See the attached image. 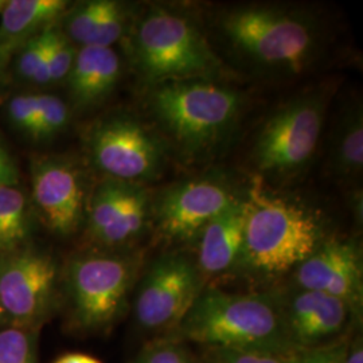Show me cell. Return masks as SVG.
<instances>
[{
  "instance_id": "8",
  "label": "cell",
  "mask_w": 363,
  "mask_h": 363,
  "mask_svg": "<svg viewBox=\"0 0 363 363\" xmlns=\"http://www.w3.org/2000/svg\"><path fill=\"white\" fill-rule=\"evenodd\" d=\"M203 288V277L189 256H160L148 267L138 286L133 304L136 325L147 334L171 335Z\"/></svg>"
},
{
  "instance_id": "25",
  "label": "cell",
  "mask_w": 363,
  "mask_h": 363,
  "mask_svg": "<svg viewBox=\"0 0 363 363\" xmlns=\"http://www.w3.org/2000/svg\"><path fill=\"white\" fill-rule=\"evenodd\" d=\"M0 363H37L34 340L21 327H9L0 331Z\"/></svg>"
},
{
  "instance_id": "4",
  "label": "cell",
  "mask_w": 363,
  "mask_h": 363,
  "mask_svg": "<svg viewBox=\"0 0 363 363\" xmlns=\"http://www.w3.org/2000/svg\"><path fill=\"white\" fill-rule=\"evenodd\" d=\"M130 52L138 74L151 88L220 73V61L194 22L164 7H152L138 21Z\"/></svg>"
},
{
  "instance_id": "10",
  "label": "cell",
  "mask_w": 363,
  "mask_h": 363,
  "mask_svg": "<svg viewBox=\"0 0 363 363\" xmlns=\"http://www.w3.org/2000/svg\"><path fill=\"white\" fill-rule=\"evenodd\" d=\"M57 276L54 259L37 249L0 255V303L7 320L21 328L39 322L52 304Z\"/></svg>"
},
{
  "instance_id": "2",
  "label": "cell",
  "mask_w": 363,
  "mask_h": 363,
  "mask_svg": "<svg viewBox=\"0 0 363 363\" xmlns=\"http://www.w3.org/2000/svg\"><path fill=\"white\" fill-rule=\"evenodd\" d=\"M244 247L238 268L264 277L291 271L325 240L320 220L310 210L271 194L257 179L245 199Z\"/></svg>"
},
{
  "instance_id": "33",
  "label": "cell",
  "mask_w": 363,
  "mask_h": 363,
  "mask_svg": "<svg viewBox=\"0 0 363 363\" xmlns=\"http://www.w3.org/2000/svg\"><path fill=\"white\" fill-rule=\"evenodd\" d=\"M9 57H6L3 52H0V89L4 85V77H6V69L9 65Z\"/></svg>"
},
{
  "instance_id": "36",
  "label": "cell",
  "mask_w": 363,
  "mask_h": 363,
  "mask_svg": "<svg viewBox=\"0 0 363 363\" xmlns=\"http://www.w3.org/2000/svg\"><path fill=\"white\" fill-rule=\"evenodd\" d=\"M4 147H3V144H1V140H0V150H3Z\"/></svg>"
},
{
  "instance_id": "18",
  "label": "cell",
  "mask_w": 363,
  "mask_h": 363,
  "mask_svg": "<svg viewBox=\"0 0 363 363\" xmlns=\"http://www.w3.org/2000/svg\"><path fill=\"white\" fill-rule=\"evenodd\" d=\"M67 4L64 0L6 1L0 21V52L11 58L30 39L58 23Z\"/></svg>"
},
{
  "instance_id": "32",
  "label": "cell",
  "mask_w": 363,
  "mask_h": 363,
  "mask_svg": "<svg viewBox=\"0 0 363 363\" xmlns=\"http://www.w3.org/2000/svg\"><path fill=\"white\" fill-rule=\"evenodd\" d=\"M52 363H103L100 359L88 355V354H81V352H70L60 357Z\"/></svg>"
},
{
  "instance_id": "1",
  "label": "cell",
  "mask_w": 363,
  "mask_h": 363,
  "mask_svg": "<svg viewBox=\"0 0 363 363\" xmlns=\"http://www.w3.org/2000/svg\"><path fill=\"white\" fill-rule=\"evenodd\" d=\"M205 349L292 354L277 298L203 288L171 334Z\"/></svg>"
},
{
  "instance_id": "9",
  "label": "cell",
  "mask_w": 363,
  "mask_h": 363,
  "mask_svg": "<svg viewBox=\"0 0 363 363\" xmlns=\"http://www.w3.org/2000/svg\"><path fill=\"white\" fill-rule=\"evenodd\" d=\"M86 144L93 166L111 179L140 184L155 179L163 167L159 139L127 115H112L94 123Z\"/></svg>"
},
{
  "instance_id": "14",
  "label": "cell",
  "mask_w": 363,
  "mask_h": 363,
  "mask_svg": "<svg viewBox=\"0 0 363 363\" xmlns=\"http://www.w3.org/2000/svg\"><path fill=\"white\" fill-rule=\"evenodd\" d=\"M238 198L217 178L182 182L157 196L152 211L159 232L175 241H187L208 222L230 208Z\"/></svg>"
},
{
  "instance_id": "13",
  "label": "cell",
  "mask_w": 363,
  "mask_h": 363,
  "mask_svg": "<svg viewBox=\"0 0 363 363\" xmlns=\"http://www.w3.org/2000/svg\"><path fill=\"white\" fill-rule=\"evenodd\" d=\"M276 298L295 351L325 347L347 337L359 315L343 300L318 291L296 288Z\"/></svg>"
},
{
  "instance_id": "20",
  "label": "cell",
  "mask_w": 363,
  "mask_h": 363,
  "mask_svg": "<svg viewBox=\"0 0 363 363\" xmlns=\"http://www.w3.org/2000/svg\"><path fill=\"white\" fill-rule=\"evenodd\" d=\"M31 229L26 195L16 186H0V255L26 245Z\"/></svg>"
},
{
  "instance_id": "21",
  "label": "cell",
  "mask_w": 363,
  "mask_h": 363,
  "mask_svg": "<svg viewBox=\"0 0 363 363\" xmlns=\"http://www.w3.org/2000/svg\"><path fill=\"white\" fill-rule=\"evenodd\" d=\"M111 6V0H88L67 7L58 26L74 46H85Z\"/></svg>"
},
{
  "instance_id": "35",
  "label": "cell",
  "mask_w": 363,
  "mask_h": 363,
  "mask_svg": "<svg viewBox=\"0 0 363 363\" xmlns=\"http://www.w3.org/2000/svg\"><path fill=\"white\" fill-rule=\"evenodd\" d=\"M4 6H6V0H0V13L4 9Z\"/></svg>"
},
{
  "instance_id": "16",
  "label": "cell",
  "mask_w": 363,
  "mask_h": 363,
  "mask_svg": "<svg viewBox=\"0 0 363 363\" xmlns=\"http://www.w3.org/2000/svg\"><path fill=\"white\" fill-rule=\"evenodd\" d=\"M245 199H237L199 233L196 267L202 277H218L238 268L245 230Z\"/></svg>"
},
{
  "instance_id": "28",
  "label": "cell",
  "mask_w": 363,
  "mask_h": 363,
  "mask_svg": "<svg viewBox=\"0 0 363 363\" xmlns=\"http://www.w3.org/2000/svg\"><path fill=\"white\" fill-rule=\"evenodd\" d=\"M208 363H289V354L267 351L206 349Z\"/></svg>"
},
{
  "instance_id": "3",
  "label": "cell",
  "mask_w": 363,
  "mask_h": 363,
  "mask_svg": "<svg viewBox=\"0 0 363 363\" xmlns=\"http://www.w3.org/2000/svg\"><path fill=\"white\" fill-rule=\"evenodd\" d=\"M147 103L162 130L184 152L199 154L233 127L242 99L213 79L193 78L152 86Z\"/></svg>"
},
{
  "instance_id": "15",
  "label": "cell",
  "mask_w": 363,
  "mask_h": 363,
  "mask_svg": "<svg viewBox=\"0 0 363 363\" xmlns=\"http://www.w3.org/2000/svg\"><path fill=\"white\" fill-rule=\"evenodd\" d=\"M295 281L298 288L327 294L343 300L357 313L362 311V256L352 241L325 240L295 269Z\"/></svg>"
},
{
  "instance_id": "22",
  "label": "cell",
  "mask_w": 363,
  "mask_h": 363,
  "mask_svg": "<svg viewBox=\"0 0 363 363\" xmlns=\"http://www.w3.org/2000/svg\"><path fill=\"white\" fill-rule=\"evenodd\" d=\"M38 118L33 140H52L69 124V106L62 99L54 94H38Z\"/></svg>"
},
{
  "instance_id": "6",
  "label": "cell",
  "mask_w": 363,
  "mask_h": 363,
  "mask_svg": "<svg viewBox=\"0 0 363 363\" xmlns=\"http://www.w3.org/2000/svg\"><path fill=\"white\" fill-rule=\"evenodd\" d=\"M140 261L133 255L89 252L70 259L66 286L73 318L81 328L100 331L127 308Z\"/></svg>"
},
{
  "instance_id": "34",
  "label": "cell",
  "mask_w": 363,
  "mask_h": 363,
  "mask_svg": "<svg viewBox=\"0 0 363 363\" xmlns=\"http://www.w3.org/2000/svg\"><path fill=\"white\" fill-rule=\"evenodd\" d=\"M6 322H7V316H6V312L3 310L1 303H0V325H3V323H6Z\"/></svg>"
},
{
  "instance_id": "12",
  "label": "cell",
  "mask_w": 363,
  "mask_h": 363,
  "mask_svg": "<svg viewBox=\"0 0 363 363\" xmlns=\"http://www.w3.org/2000/svg\"><path fill=\"white\" fill-rule=\"evenodd\" d=\"M150 210L142 184L106 178L97 184L86 206L89 235L105 249L128 247L143 234Z\"/></svg>"
},
{
  "instance_id": "31",
  "label": "cell",
  "mask_w": 363,
  "mask_h": 363,
  "mask_svg": "<svg viewBox=\"0 0 363 363\" xmlns=\"http://www.w3.org/2000/svg\"><path fill=\"white\" fill-rule=\"evenodd\" d=\"M345 363H363L362 337H347L345 349Z\"/></svg>"
},
{
  "instance_id": "7",
  "label": "cell",
  "mask_w": 363,
  "mask_h": 363,
  "mask_svg": "<svg viewBox=\"0 0 363 363\" xmlns=\"http://www.w3.org/2000/svg\"><path fill=\"white\" fill-rule=\"evenodd\" d=\"M325 105L319 93L303 94L264 123L255 144V162L261 172L283 177L307 166L322 136Z\"/></svg>"
},
{
  "instance_id": "11",
  "label": "cell",
  "mask_w": 363,
  "mask_h": 363,
  "mask_svg": "<svg viewBox=\"0 0 363 363\" xmlns=\"http://www.w3.org/2000/svg\"><path fill=\"white\" fill-rule=\"evenodd\" d=\"M33 202L46 228L60 237L77 233L85 218L84 179L64 156H43L31 163Z\"/></svg>"
},
{
  "instance_id": "17",
  "label": "cell",
  "mask_w": 363,
  "mask_h": 363,
  "mask_svg": "<svg viewBox=\"0 0 363 363\" xmlns=\"http://www.w3.org/2000/svg\"><path fill=\"white\" fill-rule=\"evenodd\" d=\"M120 73V58L112 48H81L66 78L73 106L89 109L101 104L116 88Z\"/></svg>"
},
{
  "instance_id": "19",
  "label": "cell",
  "mask_w": 363,
  "mask_h": 363,
  "mask_svg": "<svg viewBox=\"0 0 363 363\" xmlns=\"http://www.w3.org/2000/svg\"><path fill=\"white\" fill-rule=\"evenodd\" d=\"M331 163L345 179L361 177L363 169V115L361 105L347 108L337 121L331 144Z\"/></svg>"
},
{
  "instance_id": "27",
  "label": "cell",
  "mask_w": 363,
  "mask_h": 363,
  "mask_svg": "<svg viewBox=\"0 0 363 363\" xmlns=\"http://www.w3.org/2000/svg\"><path fill=\"white\" fill-rule=\"evenodd\" d=\"M48 31V30H46ZM46 31L30 39L18 52L15 58V74L23 82H31L39 66L48 57Z\"/></svg>"
},
{
  "instance_id": "30",
  "label": "cell",
  "mask_w": 363,
  "mask_h": 363,
  "mask_svg": "<svg viewBox=\"0 0 363 363\" xmlns=\"http://www.w3.org/2000/svg\"><path fill=\"white\" fill-rule=\"evenodd\" d=\"M19 172L6 148L0 150V186H16Z\"/></svg>"
},
{
  "instance_id": "26",
  "label": "cell",
  "mask_w": 363,
  "mask_h": 363,
  "mask_svg": "<svg viewBox=\"0 0 363 363\" xmlns=\"http://www.w3.org/2000/svg\"><path fill=\"white\" fill-rule=\"evenodd\" d=\"M38 94H18L7 103V117L15 130L33 140L38 118Z\"/></svg>"
},
{
  "instance_id": "29",
  "label": "cell",
  "mask_w": 363,
  "mask_h": 363,
  "mask_svg": "<svg viewBox=\"0 0 363 363\" xmlns=\"http://www.w3.org/2000/svg\"><path fill=\"white\" fill-rule=\"evenodd\" d=\"M347 337L325 347L294 351L289 354V363H345Z\"/></svg>"
},
{
  "instance_id": "24",
  "label": "cell",
  "mask_w": 363,
  "mask_h": 363,
  "mask_svg": "<svg viewBox=\"0 0 363 363\" xmlns=\"http://www.w3.org/2000/svg\"><path fill=\"white\" fill-rule=\"evenodd\" d=\"M130 363H195V359L183 340L164 335L148 343Z\"/></svg>"
},
{
  "instance_id": "23",
  "label": "cell",
  "mask_w": 363,
  "mask_h": 363,
  "mask_svg": "<svg viewBox=\"0 0 363 363\" xmlns=\"http://www.w3.org/2000/svg\"><path fill=\"white\" fill-rule=\"evenodd\" d=\"M48 35V58L52 73V84H60L66 81L72 66L74 64L77 49L66 38L58 23L49 27Z\"/></svg>"
},
{
  "instance_id": "5",
  "label": "cell",
  "mask_w": 363,
  "mask_h": 363,
  "mask_svg": "<svg viewBox=\"0 0 363 363\" xmlns=\"http://www.w3.org/2000/svg\"><path fill=\"white\" fill-rule=\"evenodd\" d=\"M220 31L249 61L280 72L298 73L310 64L318 48L311 19L274 6L233 9L220 18Z\"/></svg>"
}]
</instances>
